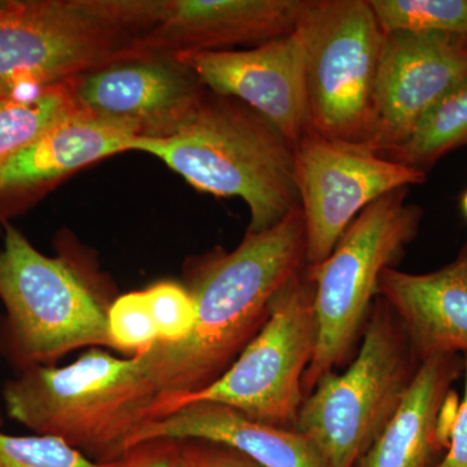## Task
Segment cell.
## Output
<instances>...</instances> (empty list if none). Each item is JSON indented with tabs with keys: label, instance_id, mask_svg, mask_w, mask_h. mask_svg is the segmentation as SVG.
Listing matches in <instances>:
<instances>
[{
	"label": "cell",
	"instance_id": "1",
	"mask_svg": "<svg viewBox=\"0 0 467 467\" xmlns=\"http://www.w3.org/2000/svg\"><path fill=\"white\" fill-rule=\"evenodd\" d=\"M306 265L301 209L265 232L245 233L235 250L217 248L193 270L192 333L175 346L143 353L158 399L201 391L232 367L269 317L270 304Z\"/></svg>",
	"mask_w": 467,
	"mask_h": 467
},
{
	"label": "cell",
	"instance_id": "2",
	"mask_svg": "<svg viewBox=\"0 0 467 467\" xmlns=\"http://www.w3.org/2000/svg\"><path fill=\"white\" fill-rule=\"evenodd\" d=\"M131 150L161 160L199 192L241 198L250 209L247 233L265 232L301 208L294 144L235 98L205 91L174 133L140 138Z\"/></svg>",
	"mask_w": 467,
	"mask_h": 467
},
{
	"label": "cell",
	"instance_id": "3",
	"mask_svg": "<svg viewBox=\"0 0 467 467\" xmlns=\"http://www.w3.org/2000/svg\"><path fill=\"white\" fill-rule=\"evenodd\" d=\"M9 417L36 435L54 436L98 462H113L150 420L158 391L143 355L119 358L88 348L66 367L26 368L5 384Z\"/></svg>",
	"mask_w": 467,
	"mask_h": 467
},
{
	"label": "cell",
	"instance_id": "4",
	"mask_svg": "<svg viewBox=\"0 0 467 467\" xmlns=\"http://www.w3.org/2000/svg\"><path fill=\"white\" fill-rule=\"evenodd\" d=\"M147 0L0 3V95L64 84L143 54Z\"/></svg>",
	"mask_w": 467,
	"mask_h": 467
},
{
	"label": "cell",
	"instance_id": "5",
	"mask_svg": "<svg viewBox=\"0 0 467 467\" xmlns=\"http://www.w3.org/2000/svg\"><path fill=\"white\" fill-rule=\"evenodd\" d=\"M348 368L330 371L304 399L295 429L326 467H356L391 422L422 362L389 304L377 296Z\"/></svg>",
	"mask_w": 467,
	"mask_h": 467
},
{
	"label": "cell",
	"instance_id": "6",
	"mask_svg": "<svg viewBox=\"0 0 467 467\" xmlns=\"http://www.w3.org/2000/svg\"><path fill=\"white\" fill-rule=\"evenodd\" d=\"M410 187L368 205L347 227L330 256L312 267L317 344L303 377L308 396L325 374L353 358L364 333L378 282L405 256L420 233L423 209L408 202Z\"/></svg>",
	"mask_w": 467,
	"mask_h": 467
},
{
	"label": "cell",
	"instance_id": "7",
	"mask_svg": "<svg viewBox=\"0 0 467 467\" xmlns=\"http://www.w3.org/2000/svg\"><path fill=\"white\" fill-rule=\"evenodd\" d=\"M315 296L306 264L275 295L265 325L232 367L201 391L156 399L150 420L192 402H216L251 420L295 429L306 399L303 377L317 344Z\"/></svg>",
	"mask_w": 467,
	"mask_h": 467
},
{
	"label": "cell",
	"instance_id": "8",
	"mask_svg": "<svg viewBox=\"0 0 467 467\" xmlns=\"http://www.w3.org/2000/svg\"><path fill=\"white\" fill-rule=\"evenodd\" d=\"M296 29L304 47L306 131L368 144L384 36L368 0H306Z\"/></svg>",
	"mask_w": 467,
	"mask_h": 467
},
{
	"label": "cell",
	"instance_id": "9",
	"mask_svg": "<svg viewBox=\"0 0 467 467\" xmlns=\"http://www.w3.org/2000/svg\"><path fill=\"white\" fill-rule=\"evenodd\" d=\"M0 300L7 312L9 352L24 368L51 365L79 348H110L109 306L61 257L33 247L5 225Z\"/></svg>",
	"mask_w": 467,
	"mask_h": 467
},
{
	"label": "cell",
	"instance_id": "10",
	"mask_svg": "<svg viewBox=\"0 0 467 467\" xmlns=\"http://www.w3.org/2000/svg\"><path fill=\"white\" fill-rule=\"evenodd\" d=\"M295 181L306 221V264L317 266L368 205L425 183L427 174L383 158L368 144L306 131L295 144Z\"/></svg>",
	"mask_w": 467,
	"mask_h": 467
},
{
	"label": "cell",
	"instance_id": "11",
	"mask_svg": "<svg viewBox=\"0 0 467 467\" xmlns=\"http://www.w3.org/2000/svg\"><path fill=\"white\" fill-rule=\"evenodd\" d=\"M77 109L133 129L140 138L174 133L207 88L173 55L121 58L69 81Z\"/></svg>",
	"mask_w": 467,
	"mask_h": 467
},
{
	"label": "cell",
	"instance_id": "12",
	"mask_svg": "<svg viewBox=\"0 0 467 467\" xmlns=\"http://www.w3.org/2000/svg\"><path fill=\"white\" fill-rule=\"evenodd\" d=\"M368 146L386 156L410 137L438 101L467 77V39L383 34Z\"/></svg>",
	"mask_w": 467,
	"mask_h": 467
},
{
	"label": "cell",
	"instance_id": "13",
	"mask_svg": "<svg viewBox=\"0 0 467 467\" xmlns=\"http://www.w3.org/2000/svg\"><path fill=\"white\" fill-rule=\"evenodd\" d=\"M204 88L265 117L292 144L306 133L304 47L297 29L247 50L175 54Z\"/></svg>",
	"mask_w": 467,
	"mask_h": 467
},
{
	"label": "cell",
	"instance_id": "14",
	"mask_svg": "<svg viewBox=\"0 0 467 467\" xmlns=\"http://www.w3.org/2000/svg\"><path fill=\"white\" fill-rule=\"evenodd\" d=\"M306 0H156L142 52L175 55L252 47L294 33Z\"/></svg>",
	"mask_w": 467,
	"mask_h": 467
},
{
	"label": "cell",
	"instance_id": "15",
	"mask_svg": "<svg viewBox=\"0 0 467 467\" xmlns=\"http://www.w3.org/2000/svg\"><path fill=\"white\" fill-rule=\"evenodd\" d=\"M378 296L401 322L420 362L467 353V242L434 272L411 275L387 267Z\"/></svg>",
	"mask_w": 467,
	"mask_h": 467
},
{
	"label": "cell",
	"instance_id": "16",
	"mask_svg": "<svg viewBox=\"0 0 467 467\" xmlns=\"http://www.w3.org/2000/svg\"><path fill=\"white\" fill-rule=\"evenodd\" d=\"M463 374L461 355H441L420 365L391 422L356 467H431L448 450L459 407L453 384Z\"/></svg>",
	"mask_w": 467,
	"mask_h": 467
},
{
	"label": "cell",
	"instance_id": "17",
	"mask_svg": "<svg viewBox=\"0 0 467 467\" xmlns=\"http://www.w3.org/2000/svg\"><path fill=\"white\" fill-rule=\"evenodd\" d=\"M153 439L217 442L263 467H326L316 445L296 429L259 422L216 402H192L144 423L128 450Z\"/></svg>",
	"mask_w": 467,
	"mask_h": 467
},
{
	"label": "cell",
	"instance_id": "18",
	"mask_svg": "<svg viewBox=\"0 0 467 467\" xmlns=\"http://www.w3.org/2000/svg\"><path fill=\"white\" fill-rule=\"evenodd\" d=\"M138 140L129 126L76 109L0 165V196L36 192Z\"/></svg>",
	"mask_w": 467,
	"mask_h": 467
},
{
	"label": "cell",
	"instance_id": "19",
	"mask_svg": "<svg viewBox=\"0 0 467 467\" xmlns=\"http://www.w3.org/2000/svg\"><path fill=\"white\" fill-rule=\"evenodd\" d=\"M467 146V77L448 91L410 137L383 158L427 174L451 150Z\"/></svg>",
	"mask_w": 467,
	"mask_h": 467
},
{
	"label": "cell",
	"instance_id": "20",
	"mask_svg": "<svg viewBox=\"0 0 467 467\" xmlns=\"http://www.w3.org/2000/svg\"><path fill=\"white\" fill-rule=\"evenodd\" d=\"M75 109L69 81L0 95V165Z\"/></svg>",
	"mask_w": 467,
	"mask_h": 467
},
{
	"label": "cell",
	"instance_id": "21",
	"mask_svg": "<svg viewBox=\"0 0 467 467\" xmlns=\"http://www.w3.org/2000/svg\"><path fill=\"white\" fill-rule=\"evenodd\" d=\"M383 34H447L467 39V0H368Z\"/></svg>",
	"mask_w": 467,
	"mask_h": 467
},
{
	"label": "cell",
	"instance_id": "22",
	"mask_svg": "<svg viewBox=\"0 0 467 467\" xmlns=\"http://www.w3.org/2000/svg\"><path fill=\"white\" fill-rule=\"evenodd\" d=\"M115 462L88 459L54 436L5 434L0 418V467H113Z\"/></svg>",
	"mask_w": 467,
	"mask_h": 467
},
{
	"label": "cell",
	"instance_id": "23",
	"mask_svg": "<svg viewBox=\"0 0 467 467\" xmlns=\"http://www.w3.org/2000/svg\"><path fill=\"white\" fill-rule=\"evenodd\" d=\"M110 348L126 355H143L159 343L158 330L146 292L121 295L109 304L107 313Z\"/></svg>",
	"mask_w": 467,
	"mask_h": 467
},
{
	"label": "cell",
	"instance_id": "24",
	"mask_svg": "<svg viewBox=\"0 0 467 467\" xmlns=\"http://www.w3.org/2000/svg\"><path fill=\"white\" fill-rule=\"evenodd\" d=\"M158 330L159 343L184 342L195 326V303L190 291L174 282H160L144 290Z\"/></svg>",
	"mask_w": 467,
	"mask_h": 467
},
{
	"label": "cell",
	"instance_id": "25",
	"mask_svg": "<svg viewBox=\"0 0 467 467\" xmlns=\"http://www.w3.org/2000/svg\"><path fill=\"white\" fill-rule=\"evenodd\" d=\"M183 441L153 439L125 451L113 467H182Z\"/></svg>",
	"mask_w": 467,
	"mask_h": 467
},
{
	"label": "cell",
	"instance_id": "26",
	"mask_svg": "<svg viewBox=\"0 0 467 467\" xmlns=\"http://www.w3.org/2000/svg\"><path fill=\"white\" fill-rule=\"evenodd\" d=\"M182 467H263L241 451L205 441H183Z\"/></svg>",
	"mask_w": 467,
	"mask_h": 467
},
{
	"label": "cell",
	"instance_id": "27",
	"mask_svg": "<svg viewBox=\"0 0 467 467\" xmlns=\"http://www.w3.org/2000/svg\"><path fill=\"white\" fill-rule=\"evenodd\" d=\"M465 389L451 427L450 444L441 462L431 467H467V353L462 355Z\"/></svg>",
	"mask_w": 467,
	"mask_h": 467
},
{
	"label": "cell",
	"instance_id": "28",
	"mask_svg": "<svg viewBox=\"0 0 467 467\" xmlns=\"http://www.w3.org/2000/svg\"><path fill=\"white\" fill-rule=\"evenodd\" d=\"M461 211H462L463 216L467 221V190L463 192L462 198H461Z\"/></svg>",
	"mask_w": 467,
	"mask_h": 467
},
{
	"label": "cell",
	"instance_id": "29",
	"mask_svg": "<svg viewBox=\"0 0 467 467\" xmlns=\"http://www.w3.org/2000/svg\"><path fill=\"white\" fill-rule=\"evenodd\" d=\"M0 3H2V2H0Z\"/></svg>",
	"mask_w": 467,
	"mask_h": 467
}]
</instances>
